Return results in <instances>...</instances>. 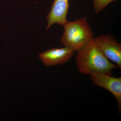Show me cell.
<instances>
[{
	"label": "cell",
	"mask_w": 121,
	"mask_h": 121,
	"mask_svg": "<svg viewBox=\"0 0 121 121\" xmlns=\"http://www.w3.org/2000/svg\"><path fill=\"white\" fill-rule=\"evenodd\" d=\"M75 61L78 70L85 75L93 72L112 75L113 70L118 68L104 56L94 39L77 52Z\"/></svg>",
	"instance_id": "cell-1"
},
{
	"label": "cell",
	"mask_w": 121,
	"mask_h": 121,
	"mask_svg": "<svg viewBox=\"0 0 121 121\" xmlns=\"http://www.w3.org/2000/svg\"><path fill=\"white\" fill-rule=\"evenodd\" d=\"M63 26L64 30L60 43L74 52H77L94 38L86 16L73 21H68Z\"/></svg>",
	"instance_id": "cell-2"
},
{
	"label": "cell",
	"mask_w": 121,
	"mask_h": 121,
	"mask_svg": "<svg viewBox=\"0 0 121 121\" xmlns=\"http://www.w3.org/2000/svg\"><path fill=\"white\" fill-rule=\"evenodd\" d=\"M95 43L101 51L110 61L121 69V44L113 36L102 35L94 38Z\"/></svg>",
	"instance_id": "cell-3"
},
{
	"label": "cell",
	"mask_w": 121,
	"mask_h": 121,
	"mask_svg": "<svg viewBox=\"0 0 121 121\" xmlns=\"http://www.w3.org/2000/svg\"><path fill=\"white\" fill-rule=\"evenodd\" d=\"M91 79L96 86L108 91L115 98L118 111L121 110V78L99 72H93L90 75Z\"/></svg>",
	"instance_id": "cell-4"
},
{
	"label": "cell",
	"mask_w": 121,
	"mask_h": 121,
	"mask_svg": "<svg viewBox=\"0 0 121 121\" xmlns=\"http://www.w3.org/2000/svg\"><path fill=\"white\" fill-rule=\"evenodd\" d=\"M74 52L66 47L52 48L39 54V58L47 67L63 64L67 63L73 56Z\"/></svg>",
	"instance_id": "cell-5"
},
{
	"label": "cell",
	"mask_w": 121,
	"mask_h": 121,
	"mask_svg": "<svg viewBox=\"0 0 121 121\" xmlns=\"http://www.w3.org/2000/svg\"><path fill=\"white\" fill-rule=\"evenodd\" d=\"M69 7V0H54L50 13L47 16V30L54 24L63 26L66 23Z\"/></svg>",
	"instance_id": "cell-6"
},
{
	"label": "cell",
	"mask_w": 121,
	"mask_h": 121,
	"mask_svg": "<svg viewBox=\"0 0 121 121\" xmlns=\"http://www.w3.org/2000/svg\"><path fill=\"white\" fill-rule=\"evenodd\" d=\"M94 9L97 13L105 8L111 2L117 0H92Z\"/></svg>",
	"instance_id": "cell-7"
}]
</instances>
